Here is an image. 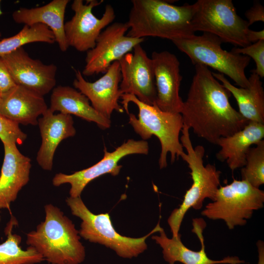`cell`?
<instances>
[{
	"instance_id": "5b68a950",
	"label": "cell",
	"mask_w": 264,
	"mask_h": 264,
	"mask_svg": "<svg viewBox=\"0 0 264 264\" xmlns=\"http://www.w3.org/2000/svg\"><path fill=\"white\" fill-rule=\"evenodd\" d=\"M189 130L183 124L180 141L187 151L181 157L191 170L192 183L186 191L181 204L172 212L168 219L172 237H176L179 234L181 224L187 212L191 208L201 209L206 198L213 201L220 185L221 172L214 165H204V148L201 145L193 146Z\"/></svg>"
},
{
	"instance_id": "4dcf8cb0",
	"label": "cell",
	"mask_w": 264,
	"mask_h": 264,
	"mask_svg": "<svg viewBox=\"0 0 264 264\" xmlns=\"http://www.w3.org/2000/svg\"><path fill=\"white\" fill-rule=\"evenodd\" d=\"M249 26L257 22H264V7L259 2L254 4L245 13Z\"/></svg>"
},
{
	"instance_id": "277c9868",
	"label": "cell",
	"mask_w": 264,
	"mask_h": 264,
	"mask_svg": "<svg viewBox=\"0 0 264 264\" xmlns=\"http://www.w3.org/2000/svg\"><path fill=\"white\" fill-rule=\"evenodd\" d=\"M120 98L123 109L129 114V123L135 132L143 140L146 141L153 135L156 136L159 140L160 169L167 167L168 153L171 154L172 163L182 155L185 152L179 138L183 125L180 113L163 111L155 104H145L133 94H123Z\"/></svg>"
},
{
	"instance_id": "83f0119b",
	"label": "cell",
	"mask_w": 264,
	"mask_h": 264,
	"mask_svg": "<svg viewBox=\"0 0 264 264\" xmlns=\"http://www.w3.org/2000/svg\"><path fill=\"white\" fill-rule=\"evenodd\" d=\"M27 138L19 124L0 114V139L3 144L22 145Z\"/></svg>"
},
{
	"instance_id": "1f68e13d",
	"label": "cell",
	"mask_w": 264,
	"mask_h": 264,
	"mask_svg": "<svg viewBox=\"0 0 264 264\" xmlns=\"http://www.w3.org/2000/svg\"><path fill=\"white\" fill-rule=\"evenodd\" d=\"M247 39L251 44L252 43L264 40V30L258 31L249 29L247 33Z\"/></svg>"
},
{
	"instance_id": "7c38bea8",
	"label": "cell",
	"mask_w": 264,
	"mask_h": 264,
	"mask_svg": "<svg viewBox=\"0 0 264 264\" xmlns=\"http://www.w3.org/2000/svg\"><path fill=\"white\" fill-rule=\"evenodd\" d=\"M149 151L147 141L133 139H129L112 152H108L105 147L104 156L99 162L70 175L57 174L52 179V184L58 187L68 183L70 185V197H81L84 188L92 180L107 174L113 176L118 175L122 167L118 162L123 157L132 154H147Z\"/></svg>"
},
{
	"instance_id": "d6986e66",
	"label": "cell",
	"mask_w": 264,
	"mask_h": 264,
	"mask_svg": "<svg viewBox=\"0 0 264 264\" xmlns=\"http://www.w3.org/2000/svg\"><path fill=\"white\" fill-rule=\"evenodd\" d=\"M42 143L37 154L36 160L46 171L53 167L55 151L61 142L76 134L74 121L71 115L62 113L54 114L49 108L38 119Z\"/></svg>"
},
{
	"instance_id": "f546056e",
	"label": "cell",
	"mask_w": 264,
	"mask_h": 264,
	"mask_svg": "<svg viewBox=\"0 0 264 264\" xmlns=\"http://www.w3.org/2000/svg\"><path fill=\"white\" fill-rule=\"evenodd\" d=\"M16 85L4 62L0 57V92L1 94L5 93Z\"/></svg>"
},
{
	"instance_id": "8fae6325",
	"label": "cell",
	"mask_w": 264,
	"mask_h": 264,
	"mask_svg": "<svg viewBox=\"0 0 264 264\" xmlns=\"http://www.w3.org/2000/svg\"><path fill=\"white\" fill-rule=\"evenodd\" d=\"M126 23L115 22L108 26L97 38L95 46L87 51L83 76H90L105 73L115 61H119L134 47L144 41V38L128 36Z\"/></svg>"
},
{
	"instance_id": "603a6c76",
	"label": "cell",
	"mask_w": 264,
	"mask_h": 264,
	"mask_svg": "<svg viewBox=\"0 0 264 264\" xmlns=\"http://www.w3.org/2000/svg\"><path fill=\"white\" fill-rule=\"evenodd\" d=\"M49 110L66 114H73L95 123L101 129H109L111 121L99 114L91 106L88 99L76 88L58 86L52 90Z\"/></svg>"
},
{
	"instance_id": "e0dca14e",
	"label": "cell",
	"mask_w": 264,
	"mask_h": 264,
	"mask_svg": "<svg viewBox=\"0 0 264 264\" xmlns=\"http://www.w3.org/2000/svg\"><path fill=\"white\" fill-rule=\"evenodd\" d=\"M195 233L200 241L201 249L196 251L187 247L182 242L181 235L168 238L162 228L159 235H154L152 238L162 249L163 257L169 264L180 262L183 264H241L245 263L237 256H227L220 260L210 259L205 252L203 231L206 226L205 221L202 218L193 219Z\"/></svg>"
},
{
	"instance_id": "3957f363",
	"label": "cell",
	"mask_w": 264,
	"mask_h": 264,
	"mask_svg": "<svg viewBox=\"0 0 264 264\" xmlns=\"http://www.w3.org/2000/svg\"><path fill=\"white\" fill-rule=\"evenodd\" d=\"M45 219L27 234L26 243L51 264H80L85 260V247L79 231L57 207L44 206Z\"/></svg>"
},
{
	"instance_id": "ba28073f",
	"label": "cell",
	"mask_w": 264,
	"mask_h": 264,
	"mask_svg": "<svg viewBox=\"0 0 264 264\" xmlns=\"http://www.w3.org/2000/svg\"><path fill=\"white\" fill-rule=\"evenodd\" d=\"M264 192L248 182L234 179L220 187L215 198L201 215L213 220H222L229 229L244 225L254 212L264 207Z\"/></svg>"
},
{
	"instance_id": "836d02e7",
	"label": "cell",
	"mask_w": 264,
	"mask_h": 264,
	"mask_svg": "<svg viewBox=\"0 0 264 264\" xmlns=\"http://www.w3.org/2000/svg\"><path fill=\"white\" fill-rule=\"evenodd\" d=\"M0 2H1V0H0V15H1L2 14V12L1 11V8H0ZM1 35H0V37Z\"/></svg>"
},
{
	"instance_id": "ffe728a7",
	"label": "cell",
	"mask_w": 264,
	"mask_h": 264,
	"mask_svg": "<svg viewBox=\"0 0 264 264\" xmlns=\"http://www.w3.org/2000/svg\"><path fill=\"white\" fill-rule=\"evenodd\" d=\"M1 96L0 114L18 124L38 125L48 109L44 96L20 85Z\"/></svg>"
},
{
	"instance_id": "cb8c5ba5",
	"label": "cell",
	"mask_w": 264,
	"mask_h": 264,
	"mask_svg": "<svg viewBox=\"0 0 264 264\" xmlns=\"http://www.w3.org/2000/svg\"><path fill=\"white\" fill-rule=\"evenodd\" d=\"M212 73L235 98L238 111L244 119L264 124V90L261 78L254 70L248 78V86L244 88L235 87L223 74Z\"/></svg>"
},
{
	"instance_id": "f1b7e54d",
	"label": "cell",
	"mask_w": 264,
	"mask_h": 264,
	"mask_svg": "<svg viewBox=\"0 0 264 264\" xmlns=\"http://www.w3.org/2000/svg\"><path fill=\"white\" fill-rule=\"evenodd\" d=\"M231 51L251 58L256 64L254 71L261 78L264 77V40L259 41L245 47H235Z\"/></svg>"
},
{
	"instance_id": "4fadbf2b",
	"label": "cell",
	"mask_w": 264,
	"mask_h": 264,
	"mask_svg": "<svg viewBox=\"0 0 264 264\" xmlns=\"http://www.w3.org/2000/svg\"><path fill=\"white\" fill-rule=\"evenodd\" d=\"M133 50V53H127L119 61L120 91L122 94H133L142 102L154 105L156 89L152 59L140 44Z\"/></svg>"
},
{
	"instance_id": "8992f818",
	"label": "cell",
	"mask_w": 264,
	"mask_h": 264,
	"mask_svg": "<svg viewBox=\"0 0 264 264\" xmlns=\"http://www.w3.org/2000/svg\"><path fill=\"white\" fill-rule=\"evenodd\" d=\"M66 202L73 215L82 220L79 235L89 242L97 243L110 248L123 258L136 257L147 249L146 239L162 228L160 223L148 234L134 238L118 233L114 229L108 213L94 214L86 206L81 197H69Z\"/></svg>"
},
{
	"instance_id": "2e32d148",
	"label": "cell",
	"mask_w": 264,
	"mask_h": 264,
	"mask_svg": "<svg viewBox=\"0 0 264 264\" xmlns=\"http://www.w3.org/2000/svg\"><path fill=\"white\" fill-rule=\"evenodd\" d=\"M151 58L156 89L155 104L163 111L180 113L183 101L179 95L182 77L178 59L168 51H154Z\"/></svg>"
},
{
	"instance_id": "9c48e42d",
	"label": "cell",
	"mask_w": 264,
	"mask_h": 264,
	"mask_svg": "<svg viewBox=\"0 0 264 264\" xmlns=\"http://www.w3.org/2000/svg\"><path fill=\"white\" fill-rule=\"evenodd\" d=\"M191 21L193 30L213 34L240 47L251 44L247 21L240 17L231 0H198Z\"/></svg>"
},
{
	"instance_id": "30bf717a",
	"label": "cell",
	"mask_w": 264,
	"mask_h": 264,
	"mask_svg": "<svg viewBox=\"0 0 264 264\" xmlns=\"http://www.w3.org/2000/svg\"><path fill=\"white\" fill-rule=\"evenodd\" d=\"M103 0H74L71 9L74 12L71 20L65 22L64 31L67 44L80 52L88 51L95 45L96 41L103 29L114 21L115 14L113 7L107 4L101 18L92 12L94 7Z\"/></svg>"
},
{
	"instance_id": "d590c367",
	"label": "cell",
	"mask_w": 264,
	"mask_h": 264,
	"mask_svg": "<svg viewBox=\"0 0 264 264\" xmlns=\"http://www.w3.org/2000/svg\"><path fill=\"white\" fill-rule=\"evenodd\" d=\"M0 220H1V217L0 216Z\"/></svg>"
},
{
	"instance_id": "5bb4252c",
	"label": "cell",
	"mask_w": 264,
	"mask_h": 264,
	"mask_svg": "<svg viewBox=\"0 0 264 264\" xmlns=\"http://www.w3.org/2000/svg\"><path fill=\"white\" fill-rule=\"evenodd\" d=\"M1 58L16 85L43 96L55 87V65L32 58L22 47Z\"/></svg>"
},
{
	"instance_id": "44dd1931",
	"label": "cell",
	"mask_w": 264,
	"mask_h": 264,
	"mask_svg": "<svg viewBox=\"0 0 264 264\" xmlns=\"http://www.w3.org/2000/svg\"><path fill=\"white\" fill-rule=\"evenodd\" d=\"M69 2V0H53L40 7H21L13 13L12 18L18 23L29 26L40 23L47 26L54 33L60 50L65 52L69 46L64 31V19Z\"/></svg>"
},
{
	"instance_id": "9a60e30c",
	"label": "cell",
	"mask_w": 264,
	"mask_h": 264,
	"mask_svg": "<svg viewBox=\"0 0 264 264\" xmlns=\"http://www.w3.org/2000/svg\"><path fill=\"white\" fill-rule=\"evenodd\" d=\"M121 80L120 64L119 61H115L103 76L93 82L86 81L80 71L75 70L73 85L88 99L91 106L99 114L110 119L114 110L124 112L123 108L118 103L122 95L119 88Z\"/></svg>"
},
{
	"instance_id": "7a4b0ae2",
	"label": "cell",
	"mask_w": 264,
	"mask_h": 264,
	"mask_svg": "<svg viewBox=\"0 0 264 264\" xmlns=\"http://www.w3.org/2000/svg\"><path fill=\"white\" fill-rule=\"evenodd\" d=\"M131 2L126 22L128 36L158 37L172 41L195 34L191 21L196 11L195 3L177 6L161 0H132Z\"/></svg>"
},
{
	"instance_id": "ac0fdd59",
	"label": "cell",
	"mask_w": 264,
	"mask_h": 264,
	"mask_svg": "<svg viewBox=\"0 0 264 264\" xmlns=\"http://www.w3.org/2000/svg\"><path fill=\"white\" fill-rule=\"evenodd\" d=\"M4 158L0 174V209H9L20 191L29 180L31 159L15 144H3Z\"/></svg>"
},
{
	"instance_id": "4316f807",
	"label": "cell",
	"mask_w": 264,
	"mask_h": 264,
	"mask_svg": "<svg viewBox=\"0 0 264 264\" xmlns=\"http://www.w3.org/2000/svg\"><path fill=\"white\" fill-rule=\"evenodd\" d=\"M242 180L255 188L264 184V140L250 147L246 154L245 165L241 169Z\"/></svg>"
},
{
	"instance_id": "484cf974",
	"label": "cell",
	"mask_w": 264,
	"mask_h": 264,
	"mask_svg": "<svg viewBox=\"0 0 264 264\" xmlns=\"http://www.w3.org/2000/svg\"><path fill=\"white\" fill-rule=\"evenodd\" d=\"M35 42L52 44L55 42V36L50 28L44 24L24 25L16 35L0 40V57L26 44Z\"/></svg>"
},
{
	"instance_id": "6da1fadb",
	"label": "cell",
	"mask_w": 264,
	"mask_h": 264,
	"mask_svg": "<svg viewBox=\"0 0 264 264\" xmlns=\"http://www.w3.org/2000/svg\"><path fill=\"white\" fill-rule=\"evenodd\" d=\"M187 98L180 112L184 125L216 144L218 139L241 130L249 122L231 105L230 92L208 67L196 65Z\"/></svg>"
},
{
	"instance_id": "e575fe53",
	"label": "cell",
	"mask_w": 264,
	"mask_h": 264,
	"mask_svg": "<svg viewBox=\"0 0 264 264\" xmlns=\"http://www.w3.org/2000/svg\"><path fill=\"white\" fill-rule=\"evenodd\" d=\"M1 93L0 92V104L1 103Z\"/></svg>"
},
{
	"instance_id": "d4e9b609",
	"label": "cell",
	"mask_w": 264,
	"mask_h": 264,
	"mask_svg": "<svg viewBox=\"0 0 264 264\" xmlns=\"http://www.w3.org/2000/svg\"><path fill=\"white\" fill-rule=\"evenodd\" d=\"M15 222V219H11L5 228L7 239L0 244V264H35L43 262L44 259L34 248H21L22 238L12 233Z\"/></svg>"
},
{
	"instance_id": "7402d4cb",
	"label": "cell",
	"mask_w": 264,
	"mask_h": 264,
	"mask_svg": "<svg viewBox=\"0 0 264 264\" xmlns=\"http://www.w3.org/2000/svg\"><path fill=\"white\" fill-rule=\"evenodd\" d=\"M264 137V124L249 122L241 130L218 139L216 145L220 149L216 157L226 161L232 171L242 168L245 165L246 154L251 146L263 140Z\"/></svg>"
},
{
	"instance_id": "d6a6232c",
	"label": "cell",
	"mask_w": 264,
	"mask_h": 264,
	"mask_svg": "<svg viewBox=\"0 0 264 264\" xmlns=\"http://www.w3.org/2000/svg\"><path fill=\"white\" fill-rule=\"evenodd\" d=\"M258 253V261L257 264H264V243L259 240L257 242Z\"/></svg>"
},
{
	"instance_id": "52a82bcc",
	"label": "cell",
	"mask_w": 264,
	"mask_h": 264,
	"mask_svg": "<svg viewBox=\"0 0 264 264\" xmlns=\"http://www.w3.org/2000/svg\"><path fill=\"white\" fill-rule=\"evenodd\" d=\"M182 52L186 54L193 65L210 67L219 73L226 75L240 88L249 84L245 69L250 58L243 55L222 48V40L208 33L199 36L195 34L186 38L172 41Z\"/></svg>"
}]
</instances>
